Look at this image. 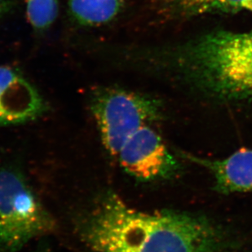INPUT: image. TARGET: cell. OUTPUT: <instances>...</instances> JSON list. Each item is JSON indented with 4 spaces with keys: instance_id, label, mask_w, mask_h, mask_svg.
Here are the masks:
<instances>
[{
    "instance_id": "1",
    "label": "cell",
    "mask_w": 252,
    "mask_h": 252,
    "mask_svg": "<svg viewBox=\"0 0 252 252\" xmlns=\"http://www.w3.org/2000/svg\"><path fill=\"white\" fill-rule=\"evenodd\" d=\"M94 252H225L228 236L204 217L182 212H148L109 192L80 225Z\"/></svg>"
},
{
    "instance_id": "2",
    "label": "cell",
    "mask_w": 252,
    "mask_h": 252,
    "mask_svg": "<svg viewBox=\"0 0 252 252\" xmlns=\"http://www.w3.org/2000/svg\"><path fill=\"white\" fill-rule=\"evenodd\" d=\"M176 81L223 100H252V31L204 33L165 51Z\"/></svg>"
},
{
    "instance_id": "3",
    "label": "cell",
    "mask_w": 252,
    "mask_h": 252,
    "mask_svg": "<svg viewBox=\"0 0 252 252\" xmlns=\"http://www.w3.org/2000/svg\"><path fill=\"white\" fill-rule=\"evenodd\" d=\"M55 228V220L23 176L0 169V252H17Z\"/></svg>"
},
{
    "instance_id": "4",
    "label": "cell",
    "mask_w": 252,
    "mask_h": 252,
    "mask_svg": "<svg viewBox=\"0 0 252 252\" xmlns=\"http://www.w3.org/2000/svg\"><path fill=\"white\" fill-rule=\"evenodd\" d=\"M90 105L105 149L132 129L155 124L160 117L157 100L124 88H98Z\"/></svg>"
},
{
    "instance_id": "5",
    "label": "cell",
    "mask_w": 252,
    "mask_h": 252,
    "mask_svg": "<svg viewBox=\"0 0 252 252\" xmlns=\"http://www.w3.org/2000/svg\"><path fill=\"white\" fill-rule=\"evenodd\" d=\"M153 126H143L114 158L126 173L140 181L169 178L178 171L175 158Z\"/></svg>"
},
{
    "instance_id": "6",
    "label": "cell",
    "mask_w": 252,
    "mask_h": 252,
    "mask_svg": "<svg viewBox=\"0 0 252 252\" xmlns=\"http://www.w3.org/2000/svg\"><path fill=\"white\" fill-rule=\"evenodd\" d=\"M46 110L43 96L31 82L16 69L0 66V126L33 121Z\"/></svg>"
},
{
    "instance_id": "7",
    "label": "cell",
    "mask_w": 252,
    "mask_h": 252,
    "mask_svg": "<svg viewBox=\"0 0 252 252\" xmlns=\"http://www.w3.org/2000/svg\"><path fill=\"white\" fill-rule=\"evenodd\" d=\"M207 167L214 176L216 188L224 193L252 191V150L242 149L221 160L187 156Z\"/></svg>"
},
{
    "instance_id": "8",
    "label": "cell",
    "mask_w": 252,
    "mask_h": 252,
    "mask_svg": "<svg viewBox=\"0 0 252 252\" xmlns=\"http://www.w3.org/2000/svg\"><path fill=\"white\" fill-rule=\"evenodd\" d=\"M160 12L170 18H190L242 9L245 0H154Z\"/></svg>"
},
{
    "instance_id": "9",
    "label": "cell",
    "mask_w": 252,
    "mask_h": 252,
    "mask_svg": "<svg viewBox=\"0 0 252 252\" xmlns=\"http://www.w3.org/2000/svg\"><path fill=\"white\" fill-rule=\"evenodd\" d=\"M123 5V0H69V12L82 26L100 27L115 19Z\"/></svg>"
},
{
    "instance_id": "10",
    "label": "cell",
    "mask_w": 252,
    "mask_h": 252,
    "mask_svg": "<svg viewBox=\"0 0 252 252\" xmlns=\"http://www.w3.org/2000/svg\"><path fill=\"white\" fill-rule=\"evenodd\" d=\"M58 13V0H27V19L36 31L49 28L55 22Z\"/></svg>"
},
{
    "instance_id": "11",
    "label": "cell",
    "mask_w": 252,
    "mask_h": 252,
    "mask_svg": "<svg viewBox=\"0 0 252 252\" xmlns=\"http://www.w3.org/2000/svg\"><path fill=\"white\" fill-rule=\"evenodd\" d=\"M17 0H0V17L7 14L14 7Z\"/></svg>"
},
{
    "instance_id": "12",
    "label": "cell",
    "mask_w": 252,
    "mask_h": 252,
    "mask_svg": "<svg viewBox=\"0 0 252 252\" xmlns=\"http://www.w3.org/2000/svg\"><path fill=\"white\" fill-rule=\"evenodd\" d=\"M242 9H246L252 12V0H245L242 4Z\"/></svg>"
},
{
    "instance_id": "13",
    "label": "cell",
    "mask_w": 252,
    "mask_h": 252,
    "mask_svg": "<svg viewBox=\"0 0 252 252\" xmlns=\"http://www.w3.org/2000/svg\"><path fill=\"white\" fill-rule=\"evenodd\" d=\"M46 252V251H40V252Z\"/></svg>"
}]
</instances>
